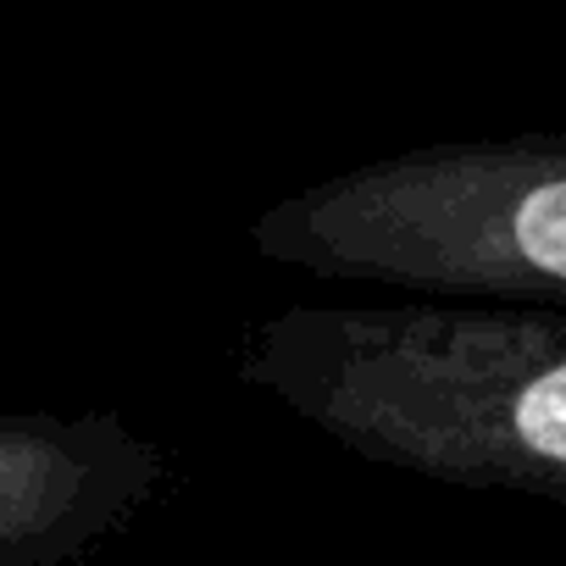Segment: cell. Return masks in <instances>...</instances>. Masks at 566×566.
I'll return each mask as SVG.
<instances>
[{
	"mask_svg": "<svg viewBox=\"0 0 566 566\" xmlns=\"http://www.w3.org/2000/svg\"><path fill=\"white\" fill-rule=\"evenodd\" d=\"M239 378L373 467L566 505V312L283 306L244 334Z\"/></svg>",
	"mask_w": 566,
	"mask_h": 566,
	"instance_id": "1",
	"label": "cell"
},
{
	"mask_svg": "<svg viewBox=\"0 0 566 566\" xmlns=\"http://www.w3.org/2000/svg\"><path fill=\"white\" fill-rule=\"evenodd\" d=\"M250 250L411 301L566 312V134L433 139L361 161L272 200Z\"/></svg>",
	"mask_w": 566,
	"mask_h": 566,
	"instance_id": "2",
	"label": "cell"
},
{
	"mask_svg": "<svg viewBox=\"0 0 566 566\" xmlns=\"http://www.w3.org/2000/svg\"><path fill=\"white\" fill-rule=\"evenodd\" d=\"M167 472V450L117 411H0V566H84Z\"/></svg>",
	"mask_w": 566,
	"mask_h": 566,
	"instance_id": "3",
	"label": "cell"
}]
</instances>
